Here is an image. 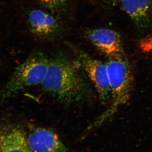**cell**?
<instances>
[{
  "label": "cell",
  "instance_id": "cell-1",
  "mask_svg": "<svg viewBox=\"0 0 152 152\" xmlns=\"http://www.w3.org/2000/svg\"><path fill=\"white\" fill-rule=\"evenodd\" d=\"M80 68L77 61L57 55L50 60L43 89L67 104L88 99L92 91Z\"/></svg>",
  "mask_w": 152,
  "mask_h": 152
},
{
  "label": "cell",
  "instance_id": "cell-2",
  "mask_svg": "<svg viewBox=\"0 0 152 152\" xmlns=\"http://www.w3.org/2000/svg\"><path fill=\"white\" fill-rule=\"evenodd\" d=\"M50 60L39 52H35L17 67L0 92V102L20 91L42 84L46 75Z\"/></svg>",
  "mask_w": 152,
  "mask_h": 152
},
{
  "label": "cell",
  "instance_id": "cell-3",
  "mask_svg": "<svg viewBox=\"0 0 152 152\" xmlns=\"http://www.w3.org/2000/svg\"><path fill=\"white\" fill-rule=\"evenodd\" d=\"M113 107L126 104L130 97L133 85L132 69L126 57L110 58L106 63Z\"/></svg>",
  "mask_w": 152,
  "mask_h": 152
},
{
  "label": "cell",
  "instance_id": "cell-4",
  "mask_svg": "<svg viewBox=\"0 0 152 152\" xmlns=\"http://www.w3.org/2000/svg\"><path fill=\"white\" fill-rule=\"evenodd\" d=\"M74 51L76 61L94 84L101 99L107 100L110 89L106 64L80 50L74 49Z\"/></svg>",
  "mask_w": 152,
  "mask_h": 152
},
{
  "label": "cell",
  "instance_id": "cell-5",
  "mask_svg": "<svg viewBox=\"0 0 152 152\" xmlns=\"http://www.w3.org/2000/svg\"><path fill=\"white\" fill-rule=\"evenodd\" d=\"M0 152H33L28 145L25 128L13 122H0Z\"/></svg>",
  "mask_w": 152,
  "mask_h": 152
},
{
  "label": "cell",
  "instance_id": "cell-6",
  "mask_svg": "<svg viewBox=\"0 0 152 152\" xmlns=\"http://www.w3.org/2000/svg\"><path fill=\"white\" fill-rule=\"evenodd\" d=\"M28 145L33 152H69V149L53 131L41 127H28Z\"/></svg>",
  "mask_w": 152,
  "mask_h": 152
},
{
  "label": "cell",
  "instance_id": "cell-7",
  "mask_svg": "<svg viewBox=\"0 0 152 152\" xmlns=\"http://www.w3.org/2000/svg\"><path fill=\"white\" fill-rule=\"evenodd\" d=\"M87 35L92 43L109 58L125 57L121 37L113 30L94 29L89 31Z\"/></svg>",
  "mask_w": 152,
  "mask_h": 152
},
{
  "label": "cell",
  "instance_id": "cell-8",
  "mask_svg": "<svg viewBox=\"0 0 152 152\" xmlns=\"http://www.w3.org/2000/svg\"><path fill=\"white\" fill-rule=\"evenodd\" d=\"M28 21L32 32L40 37H53L61 31V25L57 19L42 10L36 9L31 11Z\"/></svg>",
  "mask_w": 152,
  "mask_h": 152
},
{
  "label": "cell",
  "instance_id": "cell-9",
  "mask_svg": "<svg viewBox=\"0 0 152 152\" xmlns=\"http://www.w3.org/2000/svg\"><path fill=\"white\" fill-rule=\"evenodd\" d=\"M120 5L136 24L144 25L148 20L151 11V0H124Z\"/></svg>",
  "mask_w": 152,
  "mask_h": 152
},
{
  "label": "cell",
  "instance_id": "cell-10",
  "mask_svg": "<svg viewBox=\"0 0 152 152\" xmlns=\"http://www.w3.org/2000/svg\"><path fill=\"white\" fill-rule=\"evenodd\" d=\"M45 7L54 12H64L68 7L69 0H37Z\"/></svg>",
  "mask_w": 152,
  "mask_h": 152
},
{
  "label": "cell",
  "instance_id": "cell-11",
  "mask_svg": "<svg viewBox=\"0 0 152 152\" xmlns=\"http://www.w3.org/2000/svg\"><path fill=\"white\" fill-rule=\"evenodd\" d=\"M109 2L111 3V4H121L122 2H123L124 0H107Z\"/></svg>",
  "mask_w": 152,
  "mask_h": 152
}]
</instances>
